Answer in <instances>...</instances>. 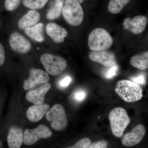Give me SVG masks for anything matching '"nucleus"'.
<instances>
[{
	"instance_id": "nucleus-6",
	"label": "nucleus",
	"mask_w": 148,
	"mask_h": 148,
	"mask_svg": "<svg viewBox=\"0 0 148 148\" xmlns=\"http://www.w3.org/2000/svg\"><path fill=\"white\" fill-rule=\"evenodd\" d=\"M46 118L51 122V127L56 130L62 131L67 127V115L64 107L61 104L53 106L46 114Z\"/></svg>"
},
{
	"instance_id": "nucleus-32",
	"label": "nucleus",
	"mask_w": 148,
	"mask_h": 148,
	"mask_svg": "<svg viewBox=\"0 0 148 148\" xmlns=\"http://www.w3.org/2000/svg\"><path fill=\"white\" fill-rule=\"evenodd\" d=\"M1 141H0V147H1Z\"/></svg>"
},
{
	"instance_id": "nucleus-19",
	"label": "nucleus",
	"mask_w": 148,
	"mask_h": 148,
	"mask_svg": "<svg viewBox=\"0 0 148 148\" xmlns=\"http://www.w3.org/2000/svg\"><path fill=\"white\" fill-rule=\"evenodd\" d=\"M130 64L132 66L139 70H147L148 68V51L132 56L130 59Z\"/></svg>"
},
{
	"instance_id": "nucleus-8",
	"label": "nucleus",
	"mask_w": 148,
	"mask_h": 148,
	"mask_svg": "<svg viewBox=\"0 0 148 148\" xmlns=\"http://www.w3.org/2000/svg\"><path fill=\"white\" fill-rule=\"evenodd\" d=\"M49 79L47 72L41 69L32 68L29 71V78L24 81L23 88L25 90H32L40 85L48 82Z\"/></svg>"
},
{
	"instance_id": "nucleus-21",
	"label": "nucleus",
	"mask_w": 148,
	"mask_h": 148,
	"mask_svg": "<svg viewBox=\"0 0 148 148\" xmlns=\"http://www.w3.org/2000/svg\"><path fill=\"white\" fill-rule=\"evenodd\" d=\"M130 0H110L108 10L110 13L113 14L119 13L124 8Z\"/></svg>"
},
{
	"instance_id": "nucleus-13",
	"label": "nucleus",
	"mask_w": 148,
	"mask_h": 148,
	"mask_svg": "<svg viewBox=\"0 0 148 148\" xmlns=\"http://www.w3.org/2000/svg\"><path fill=\"white\" fill-rule=\"evenodd\" d=\"M145 133V126L143 124L138 125L131 132H128L123 136L122 143L126 147L136 145L142 141Z\"/></svg>"
},
{
	"instance_id": "nucleus-3",
	"label": "nucleus",
	"mask_w": 148,
	"mask_h": 148,
	"mask_svg": "<svg viewBox=\"0 0 148 148\" xmlns=\"http://www.w3.org/2000/svg\"><path fill=\"white\" fill-rule=\"evenodd\" d=\"M62 13L67 23L72 26H79L83 21V10L77 0H65Z\"/></svg>"
},
{
	"instance_id": "nucleus-9",
	"label": "nucleus",
	"mask_w": 148,
	"mask_h": 148,
	"mask_svg": "<svg viewBox=\"0 0 148 148\" xmlns=\"http://www.w3.org/2000/svg\"><path fill=\"white\" fill-rule=\"evenodd\" d=\"M9 44L14 51L21 54L28 53L32 49V45L29 40L16 32H14L11 35Z\"/></svg>"
},
{
	"instance_id": "nucleus-12",
	"label": "nucleus",
	"mask_w": 148,
	"mask_h": 148,
	"mask_svg": "<svg viewBox=\"0 0 148 148\" xmlns=\"http://www.w3.org/2000/svg\"><path fill=\"white\" fill-rule=\"evenodd\" d=\"M51 86L50 83L47 82L39 87L30 90L26 94V99L35 105L43 104L45 95L50 90Z\"/></svg>"
},
{
	"instance_id": "nucleus-1",
	"label": "nucleus",
	"mask_w": 148,
	"mask_h": 148,
	"mask_svg": "<svg viewBox=\"0 0 148 148\" xmlns=\"http://www.w3.org/2000/svg\"><path fill=\"white\" fill-rule=\"evenodd\" d=\"M115 91L123 100L127 103L140 101L143 96V89L140 85L128 80H121L118 82Z\"/></svg>"
},
{
	"instance_id": "nucleus-5",
	"label": "nucleus",
	"mask_w": 148,
	"mask_h": 148,
	"mask_svg": "<svg viewBox=\"0 0 148 148\" xmlns=\"http://www.w3.org/2000/svg\"><path fill=\"white\" fill-rule=\"evenodd\" d=\"M40 60L47 72L52 76L59 75L67 68V61L61 56L44 53Z\"/></svg>"
},
{
	"instance_id": "nucleus-10",
	"label": "nucleus",
	"mask_w": 148,
	"mask_h": 148,
	"mask_svg": "<svg viewBox=\"0 0 148 148\" xmlns=\"http://www.w3.org/2000/svg\"><path fill=\"white\" fill-rule=\"evenodd\" d=\"M147 23V18L143 15L135 16L132 19L127 17L123 21V29L134 34H139L145 31Z\"/></svg>"
},
{
	"instance_id": "nucleus-29",
	"label": "nucleus",
	"mask_w": 148,
	"mask_h": 148,
	"mask_svg": "<svg viewBox=\"0 0 148 148\" xmlns=\"http://www.w3.org/2000/svg\"><path fill=\"white\" fill-rule=\"evenodd\" d=\"M71 81V77L67 76L61 80L59 83V85L62 87H66L69 86Z\"/></svg>"
},
{
	"instance_id": "nucleus-20",
	"label": "nucleus",
	"mask_w": 148,
	"mask_h": 148,
	"mask_svg": "<svg viewBox=\"0 0 148 148\" xmlns=\"http://www.w3.org/2000/svg\"><path fill=\"white\" fill-rule=\"evenodd\" d=\"M65 0H54L51 7L48 11L47 18L53 20L59 18L62 13V9Z\"/></svg>"
},
{
	"instance_id": "nucleus-28",
	"label": "nucleus",
	"mask_w": 148,
	"mask_h": 148,
	"mask_svg": "<svg viewBox=\"0 0 148 148\" xmlns=\"http://www.w3.org/2000/svg\"><path fill=\"white\" fill-rule=\"evenodd\" d=\"M131 80L133 82L139 84L144 85L146 83L145 77L144 75H139L137 76L131 78Z\"/></svg>"
},
{
	"instance_id": "nucleus-22",
	"label": "nucleus",
	"mask_w": 148,
	"mask_h": 148,
	"mask_svg": "<svg viewBox=\"0 0 148 148\" xmlns=\"http://www.w3.org/2000/svg\"><path fill=\"white\" fill-rule=\"evenodd\" d=\"M49 0H22L25 7L31 10H40L44 7Z\"/></svg>"
},
{
	"instance_id": "nucleus-2",
	"label": "nucleus",
	"mask_w": 148,
	"mask_h": 148,
	"mask_svg": "<svg viewBox=\"0 0 148 148\" xmlns=\"http://www.w3.org/2000/svg\"><path fill=\"white\" fill-rule=\"evenodd\" d=\"M88 47L92 51H100L109 49L113 44V39L106 29L96 28L88 36Z\"/></svg>"
},
{
	"instance_id": "nucleus-17",
	"label": "nucleus",
	"mask_w": 148,
	"mask_h": 148,
	"mask_svg": "<svg viewBox=\"0 0 148 148\" xmlns=\"http://www.w3.org/2000/svg\"><path fill=\"white\" fill-rule=\"evenodd\" d=\"M40 18V15L38 12L34 10H30L18 20V28L22 30L34 26L39 21Z\"/></svg>"
},
{
	"instance_id": "nucleus-30",
	"label": "nucleus",
	"mask_w": 148,
	"mask_h": 148,
	"mask_svg": "<svg viewBox=\"0 0 148 148\" xmlns=\"http://www.w3.org/2000/svg\"><path fill=\"white\" fill-rule=\"evenodd\" d=\"M5 51L4 48L0 42V66H2L5 61Z\"/></svg>"
},
{
	"instance_id": "nucleus-4",
	"label": "nucleus",
	"mask_w": 148,
	"mask_h": 148,
	"mask_svg": "<svg viewBox=\"0 0 148 148\" xmlns=\"http://www.w3.org/2000/svg\"><path fill=\"white\" fill-rule=\"evenodd\" d=\"M109 117L112 134L117 138L122 137L130 121L126 111L122 108H115L111 111Z\"/></svg>"
},
{
	"instance_id": "nucleus-31",
	"label": "nucleus",
	"mask_w": 148,
	"mask_h": 148,
	"mask_svg": "<svg viewBox=\"0 0 148 148\" xmlns=\"http://www.w3.org/2000/svg\"><path fill=\"white\" fill-rule=\"evenodd\" d=\"M80 3H82L84 1V0H77Z\"/></svg>"
},
{
	"instance_id": "nucleus-24",
	"label": "nucleus",
	"mask_w": 148,
	"mask_h": 148,
	"mask_svg": "<svg viewBox=\"0 0 148 148\" xmlns=\"http://www.w3.org/2000/svg\"><path fill=\"white\" fill-rule=\"evenodd\" d=\"M91 144V140L88 138H84L79 140L75 145L69 148H88Z\"/></svg>"
},
{
	"instance_id": "nucleus-16",
	"label": "nucleus",
	"mask_w": 148,
	"mask_h": 148,
	"mask_svg": "<svg viewBox=\"0 0 148 148\" xmlns=\"http://www.w3.org/2000/svg\"><path fill=\"white\" fill-rule=\"evenodd\" d=\"M8 147L10 148H19L24 143L23 130L19 127H12L7 137Z\"/></svg>"
},
{
	"instance_id": "nucleus-11",
	"label": "nucleus",
	"mask_w": 148,
	"mask_h": 148,
	"mask_svg": "<svg viewBox=\"0 0 148 148\" xmlns=\"http://www.w3.org/2000/svg\"><path fill=\"white\" fill-rule=\"evenodd\" d=\"M91 61L110 68L117 64L116 57L114 54L108 51H91L89 54Z\"/></svg>"
},
{
	"instance_id": "nucleus-25",
	"label": "nucleus",
	"mask_w": 148,
	"mask_h": 148,
	"mask_svg": "<svg viewBox=\"0 0 148 148\" xmlns=\"http://www.w3.org/2000/svg\"><path fill=\"white\" fill-rule=\"evenodd\" d=\"M110 68V69L108 70L105 75L106 77L108 79L112 78L114 77L116 75L119 69V67L117 64Z\"/></svg>"
},
{
	"instance_id": "nucleus-14",
	"label": "nucleus",
	"mask_w": 148,
	"mask_h": 148,
	"mask_svg": "<svg viewBox=\"0 0 148 148\" xmlns=\"http://www.w3.org/2000/svg\"><path fill=\"white\" fill-rule=\"evenodd\" d=\"M46 32L53 41L57 43L64 42L68 36L67 30L54 23H49L47 25Z\"/></svg>"
},
{
	"instance_id": "nucleus-7",
	"label": "nucleus",
	"mask_w": 148,
	"mask_h": 148,
	"mask_svg": "<svg viewBox=\"0 0 148 148\" xmlns=\"http://www.w3.org/2000/svg\"><path fill=\"white\" fill-rule=\"evenodd\" d=\"M52 135V132L47 126L40 125L34 129L25 130L24 133V143L31 146L42 139H47Z\"/></svg>"
},
{
	"instance_id": "nucleus-23",
	"label": "nucleus",
	"mask_w": 148,
	"mask_h": 148,
	"mask_svg": "<svg viewBox=\"0 0 148 148\" xmlns=\"http://www.w3.org/2000/svg\"><path fill=\"white\" fill-rule=\"evenodd\" d=\"M21 0H4V7L6 10L12 11L19 5Z\"/></svg>"
},
{
	"instance_id": "nucleus-18",
	"label": "nucleus",
	"mask_w": 148,
	"mask_h": 148,
	"mask_svg": "<svg viewBox=\"0 0 148 148\" xmlns=\"http://www.w3.org/2000/svg\"><path fill=\"white\" fill-rule=\"evenodd\" d=\"M44 25L42 23H38L34 26L25 29V34L29 38L37 42H42L44 40L43 34Z\"/></svg>"
},
{
	"instance_id": "nucleus-15",
	"label": "nucleus",
	"mask_w": 148,
	"mask_h": 148,
	"mask_svg": "<svg viewBox=\"0 0 148 148\" xmlns=\"http://www.w3.org/2000/svg\"><path fill=\"white\" fill-rule=\"evenodd\" d=\"M49 109L48 104L35 105L29 107L27 110L26 115L30 121L36 123L41 120Z\"/></svg>"
},
{
	"instance_id": "nucleus-26",
	"label": "nucleus",
	"mask_w": 148,
	"mask_h": 148,
	"mask_svg": "<svg viewBox=\"0 0 148 148\" xmlns=\"http://www.w3.org/2000/svg\"><path fill=\"white\" fill-rule=\"evenodd\" d=\"M86 96V93L83 90H78L75 92L74 97L75 100L78 102H81L83 101Z\"/></svg>"
},
{
	"instance_id": "nucleus-27",
	"label": "nucleus",
	"mask_w": 148,
	"mask_h": 148,
	"mask_svg": "<svg viewBox=\"0 0 148 148\" xmlns=\"http://www.w3.org/2000/svg\"><path fill=\"white\" fill-rule=\"evenodd\" d=\"M108 143L105 140H101L91 144L90 148H106L108 147Z\"/></svg>"
}]
</instances>
